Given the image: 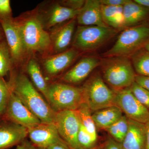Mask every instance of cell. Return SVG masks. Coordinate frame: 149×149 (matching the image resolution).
Instances as JSON below:
<instances>
[{
	"label": "cell",
	"mask_w": 149,
	"mask_h": 149,
	"mask_svg": "<svg viewBox=\"0 0 149 149\" xmlns=\"http://www.w3.org/2000/svg\"><path fill=\"white\" fill-rule=\"evenodd\" d=\"M11 91L41 122L54 124L56 112L25 74H11L8 82Z\"/></svg>",
	"instance_id": "1"
},
{
	"label": "cell",
	"mask_w": 149,
	"mask_h": 149,
	"mask_svg": "<svg viewBox=\"0 0 149 149\" xmlns=\"http://www.w3.org/2000/svg\"><path fill=\"white\" fill-rule=\"evenodd\" d=\"M15 19L27 55L51 50L49 33L44 28L37 10L23 14Z\"/></svg>",
	"instance_id": "2"
},
{
	"label": "cell",
	"mask_w": 149,
	"mask_h": 149,
	"mask_svg": "<svg viewBox=\"0 0 149 149\" xmlns=\"http://www.w3.org/2000/svg\"><path fill=\"white\" fill-rule=\"evenodd\" d=\"M101 61L104 82L114 91L128 88L135 82L136 73L130 58L112 57Z\"/></svg>",
	"instance_id": "3"
},
{
	"label": "cell",
	"mask_w": 149,
	"mask_h": 149,
	"mask_svg": "<svg viewBox=\"0 0 149 149\" xmlns=\"http://www.w3.org/2000/svg\"><path fill=\"white\" fill-rule=\"evenodd\" d=\"M149 40V25H139L123 29L113 45L103 54L105 58H130L143 48Z\"/></svg>",
	"instance_id": "4"
},
{
	"label": "cell",
	"mask_w": 149,
	"mask_h": 149,
	"mask_svg": "<svg viewBox=\"0 0 149 149\" xmlns=\"http://www.w3.org/2000/svg\"><path fill=\"white\" fill-rule=\"evenodd\" d=\"M46 100L56 112L75 111L85 103L82 87L77 88L61 83L49 85Z\"/></svg>",
	"instance_id": "5"
},
{
	"label": "cell",
	"mask_w": 149,
	"mask_h": 149,
	"mask_svg": "<svg viewBox=\"0 0 149 149\" xmlns=\"http://www.w3.org/2000/svg\"><path fill=\"white\" fill-rule=\"evenodd\" d=\"M118 32L109 27L79 25L74 34L72 47L80 52L96 50L113 38Z\"/></svg>",
	"instance_id": "6"
},
{
	"label": "cell",
	"mask_w": 149,
	"mask_h": 149,
	"mask_svg": "<svg viewBox=\"0 0 149 149\" xmlns=\"http://www.w3.org/2000/svg\"><path fill=\"white\" fill-rule=\"evenodd\" d=\"M82 88L85 103L92 112L115 106V92L109 88L100 74L90 77Z\"/></svg>",
	"instance_id": "7"
},
{
	"label": "cell",
	"mask_w": 149,
	"mask_h": 149,
	"mask_svg": "<svg viewBox=\"0 0 149 149\" xmlns=\"http://www.w3.org/2000/svg\"><path fill=\"white\" fill-rule=\"evenodd\" d=\"M115 92L114 104L128 119L146 124L149 122V111L133 95L129 88Z\"/></svg>",
	"instance_id": "8"
},
{
	"label": "cell",
	"mask_w": 149,
	"mask_h": 149,
	"mask_svg": "<svg viewBox=\"0 0 149 149\" xmlns=\"http://www.w3.org/2000/svg\"><path fill=\"white\" fill-rule=\"evenodd\" d=\"M54 124L59 136L70 149H82L77 141L80 123L74 111L56 112Z\"/></svg>",
	"instance_id": "9"
},
{
	"label": "cell",
	"mask_w": 149,
	"mask_h": 149,
	"mask_svg": "<svg viewBox=\"0 0 149 149\" xmlns=\"http://www.w3.org/2000/svg\"><path fill=\"white\" fill-rule=\"evenodd\" d=\"M1 120L13 123L27 129L42 123L12 91Z\"/></svg>",
	"instance_id": "10"
},
{
	"label": "cell",
	"mask_w": 149,
	"mask_h": 149,
	"mask_svg": "<svg viewBox=\"0 0 149 149\" xmlns=\"http://www.w3.org/2000/svg\"><path fill=\"white\" fill-rule=\"evenodd\" d=\"M0 24L10 51L13 64L21 63L27 55L15 19L12 17L1 19Z\"/></svg>",
	"instance_id": "11"
},
{
	"label": "cell",
	"mask_w": 149,
	"mask_h": 149,
	"mask_svg": "<svg viewBox=\"0 0 149 149\" xmlns=\"http://www.w3.org/2000/svg\"><path fill=\"white\" fill-rule=\"evenodd\" d=\"M37 10L44 28L47 30L76 18L80 10L68 8L58 2L52 5L43 10Z\"/></svg>",
	"instance_id": "12"
},
{
	"label": "cell",
	"mask_w": 149,
	"mask_h": 149,
	"mask_svg": "<svg viewBox=\"0 0 149 149\" xmlns=\"http://www.w3.org/2000/svg\"><path fill=\"white\" fill-rule=\"evenodd\" d=\"M80 54V51L72 47L62 52L47 56L43 60V67L49 76H56L72 64Z\"/></svg>",
	"instance_id": "13"
},
{
	"label": "cell",
	"mask_w": 149,
	"mask_h": 149,
	"mask_svg": "<svg viewBox=\"0 0 149 149\" xmlns=\"http://www.w3.org/2000/svg\"><path fill=\"white\" fill-rule=\"evenodd\" d=\"M28 136L36 148L47 149L60 139L54 124L41 123L28 128Z\"/></svg>",
	"instance_id": "14"
},
{
	"label": "cell",
	"mask_w": 149,
	"mask_h": 149,
	"mask_svg": "<svg viewBox=\"0 0 149 149\" xmlns=\"http://www.w3.org/2000/svg\"><path fill=\"white\" fill-rule=\"evenodd\" d=\"M76 23V18L51 29L49 33L51 43V52L53 54L66 51L72 40Z\"/></svg>",
	"instance_id": "15"
},
{
	"label": "cell",
	"mask_w": 149,
	"mask_h": 149,
	"mask_svg": "<svg viewBox=\"0 0 149 149\" xmlns=\"http://www.w3.org/2000/svg\"><path fill=\"white\" fill-rule=\"evenodd\" d=\"M28 136V129L6 120H0V149H8L21 143Z\"/></svg>",
	"instance_id": "16"
},
{
	"label": "cell",
	"mask_w": 149,
	"mask_h": 149,
	"mask_svg": "<svg viewBox=\"0 0 149 149\" xmlns=\"http://www.w3.org/2000/svg\"><path fill=\"white\" fill-rule=\"evenodd\" d=\"M100 63L101 61L97 57H84L63 75L61 80L70 84L80 83Z\"/></svg>",
	"instance_id": "17"
},
{
	"label": "cell",
	"mask_w": 149,
	"mask_h": 149,
	"mask_svg": "<svg viewBox=\"0 0 149 149\" xmlns=\"http://www.w3.org/2000/svg\"><path fill=\"white\" fill-rule=\"evenodd\" d=\"M81 26L108 27L104 22L102 13L100 0H86L76 17Z\"/></svg>",
	"instance_id": "18"
},
{
	"label": "cell",
	"mask_w": 149,
	"mask_h": 149,
	"mask_svg": "<svg viewBox=\"0 0 149 149\" xmlns=\"http://www.w3.org/2000/svg\"><path fill=\"white\" fill-rule=\"evenodd\" d=\"M128 124V132L120 143L122 149H146L145 124L129 119Z\"/></svg>",
	"instance_id": "19"
},
{
	"label": "cell",
	"mask_w": 149,
	"mask_h": 149,
	"mask_svg": "<svg viewBox=\"0 0 149 149\" xmlns=\"http://www.w3.org/2000/svg\"><path fill=\"white\" fill-rule=\"evenodd\" d=\"M123 29L138 26L149 16V10L134 1L128 0L123 6Z\"/></svg>",
	"instance_id": "20"
},
{
	"label": "cell",
	"mask_w": 149,
	"mask_h": 149,
	"mask_svg": "<svg viewBox=\"0 0 149 149\" xmlns=\"http://www.w3.org/2000/svg\"><path fill=\"white\" fill-rule=\"evenodd\" d=\"M123 115L120 109L113 106L94 112L92 117L97 128L106 130L111 125L117 122Z\"/></svg>",
	"instance_id": "21"
},
{
	"label": "cell",
	"mask_w": 149,
	"mask_h": 149,
	"mask_svg": "<svg viewBox=\"0 0 149 149\" xmlns=\"http://www.w3.org/2000/svg\"><path fill=\"white\" fill-rule=\"evenodd\" d=\"M102 13L104 23L117 31L123 29V6H113L102 4Z\"/></svg>",
	"instance_id": "22"
},
{
	"label": "cell",
	"mask_w": 149,
	"mask_h": 149,
	"mask_svg": "<svg viewBox=\"0 0 149 149\" xmlns=\"http://www.w3.org/2000/svg\"><path fill=\"white\" fill-rule=\"evenodd\" d=\"M26 69L32 84L46 99L49 85L43 76L38 62L35 59H30L27 63Z\"/></svg>",
	"instance_id": "23"
},
{
	"label": "cell",
	"mask_w": 149,
	"mask_h": 149,
	"mask_svg": "<svg viewBox=\"0 0 149 149\" xmlns=\"http://www.w3.org/2000/svg\"><path fill=\"white\" fill-rule=\"evenodd\" d=\"M80 123L90 133L94 140L97 141V127L92 117V111L86 104L84 103L74 111Z\"/></svg>",
	"instance_id": "24"
},
{
	"label": "cell",
	"mask_w": 149,
	"mask_h": 149,
	"mask_svg": "<svg viewBox=\"0 0 149 149\" xmlns=\"http://www.w3.org/2000/svg\"><path fill=\"white\" fill-rule=\"evenodd\" d=\"M130 58L133 68L137 74L149 76V53L143 48Z\"/></svg>",
	"instance_id": "25"
},
{
	"label": "cell",
	"mask_w": 149,
	"mask_h": 149,
	"mask_svg": "<svg viewBox=\"0 0 149 149\" xmlns=\"http://www.w3.org/2000/svg\"><path fill=\"white\" fill-rule=\"evenodd\" d=\"M13 63L6 40L0 41V77L7 75L12 69Z\"/></svg>",
	"instance_id": "26"
},
{
	"label": "cell",
	"mask_w": 149,
	"mask_h": 149,
	"mask_svg": "<svg viewBox=\"0 0 149 149\" xmlns=\"http://www.w3.org/2000/svg\"><path fill=\"white\" fill-rule=\"evenodd\" d=\"M11 93L8 82H6L3 77H0V120L8 103Z\"/></svg>",
	"instance_id": "27"
},
{
	"label": "cell",
	"mask_w": 149,
	"mask_h": 149,
	"mask_svg": "<svg viewBox=\"0 0 149 149\" xmlns=\"http://www.w3.org/2000/svg\"><path fill=\"white\" fill-rule=\"evenodd\" d=\"M77 141L82 149H91L97 145V141L92 136L80 123V129L77 135Z\"/></svg>",
	"instance_id": "28"
},
{
	"label": "cell",
	"mask_w": 149,
	"mask_h": 149,
	"mask_svg": "<svg viewBox=\"0 0 149 149\" xmlns=\"http://www.w3.org/2000/svg\"><path fill=\"white\" fill-rule=\"evenodd\" d=\"M129 88L137 100L149 111V91L136 82H134Z\"/></svg>",
	"instance_id": "29"
},
{
	"label": "cell",
	"mask_w": 149,
	"mask_h": 149,
	"mask_svg": "<svg viewBox=\"0 0 149 149\" xmlns=\"http://www.w3.org/2000/svg\"><path fill=\"white\" fill-rule=\"evenodd\" d=\"M12 17V12L9 0H0V20Z\"/></svg>",
	"instance_id": "30"
},
{
	"label": "cell",
	"mask_w": 149,
	"mask_h": 149,
	"mask_svg": "<svg viewBox=\"0 0 149 149\" xmlns=\"http://www.w3.org/2000/svg\"><path fill=\"white\" fill-rule=\"evenodd\" d=\"M117 128L123 141L126 136L128 130V119L125 115H123L116 122Z\"/></svg>",
	"instance_id": "31"
},
{
	"label": "cell",
	"mask_w": 149,
	"mask_h": 149,
	"mask_svg": "<svg viewBox=\"0 0 149 149\" xmlns=\"http://www.w3.org/2000/svg\"><path fill=\"white\" fill-rule=\"evenodd\" d=\"M85 1L83 0H68L59 2L60 3L68 8L80 10L83 7Z\"/></svg>",
	"instance_id": "32"
},
{
	"label": "cell",
	"mask_w": 149,
	"mask_h": 149,
	"mask_svg": "<svg viewBox=\"0 0 149 149\" xmlns=\"http://www.w3.org/2000/svg\"><path fill=\"white\" fill-rule=\"evenodd\" d=\"M106 130L109 133L110 135L111 136V138L113 140L120 143H122L123 140L117 128L116 122L111 125Z\"/></svg>",
	"instance_id": "33"
},
{
	"label": "cell",
	"mask_w": 149,
	"mask_h": 149,
	"mask_svg": "<svg viewBox=\"0 0 149 149\" xmlns=\"http://www.w3.org/2000/svg\"><path fill=\"white\" fill-rule=\"evenodd\" d=\"M135 82L141 87L149 91V76L136 74Z\"/></svg>",
	"instance_id": "34"
},
{
	"label": "cell",
	"mask_w": 149,
	"mask_h": 149,
	"mask_svg": "<svg viewBox=\"0 0 149 149\" xmlns=\"http://www.w3.org/2000/svg\"><path fill=\"white\" fill-rule=\"evenodd\" d=\"M128 0H100L103 5L113 6H123Z\"/></svg>",
	"instance_id": "35"
},
{
	"label": "cell",
	"mask_w": 149,
	"mask_h": 149,
	"mask_svg": "<svg viewBox=\"0 0 149 149\" xmlns=\"http://www.w3.org/2000/svg\"><path fill=\"white\" fill-rule=\"evenodd\" d=\"M105 143V149H123L121 144L116 142L112 138H108Z\"/></svg>",
	"instance_id": "36"
},
{
	"label": "cell",
	"mask_w": 149,
	"mask_h": 149,
	"mask_svg": "<svg viewBox=\"0 0 149 149\" xmlns=\"http://www.w3.org/2000/svg\"><path fill=\"white\" fill-rule=\"evenodd\" d=\"M47 149H70L67 144L60 138L54 143L48 147Z\"/></svg>",
	"instance_id": "37"
},
{
	"label": "cell",
	"mask_w": 149,
	"mask_h": 149,
	"mask_svg": "<svg viewBox=\"0 0 149 149\" xmlns=\"http://www.w3.org/2000/svg\"><path fill=\"white\" fill-rule=\"evenodd\" d=\"M16 149H37V148L30 141L26 139L17 146Z\"/></svg>",
	"instance_id": "38"
},
{
	"label": "cell",
	"mask_w": 149,
	"mask_h": 149,
	"mask_svg": "<svg viewBox=\"0 0 149 149\" xmlns=\"http://www.w3.org/2000/svg\"><path fill=\"white\" fill-rule=\"evenodd\" d=\"M134 1L149 10V0H134Z\"/></svg>",
	"instance_id": "39"
},
{
	"label": "cell",
	"mask_w": 149,
	"mask_h": 149,
	"mask_svg": "<svg viewBox=\"0 0 149 149\" xmlns=\"http://www.w3.org/2000/svg\"><path fill=\"white\" fill-rule=\"evenodd\" d=\"M146 128V149H149V122L145 124Z\"/></svg>",
	"instance_id": "40"
},
{
	"label": "cell",
	"mask_w": 149,
	"mask_h": 149,
	"mask_svg": "<svg viewBox=\"0 0 149 149\" xmlns=\"http://www.w3.org/2000/svg\"><path fill=\"white\" fill-rule=\"evenodd\" d=\"M91 149H105V143L104 142L102 143L98 144L96 146Z\"/></svg>",
	"instance_id": "41"
},
{
	"label": "cell",
	"mask_w": 149,
	"mask_h": 149,
	"mask_svg": "<svg viewBox=\"0 0 149 149\" xmlns=\"http://www.w3.org/2000/svg\"><path fill=\"white\" fill-rule=\"evenodd\" d=\"M5 38V36L4 33L3 31L2 27L0 24V41L4 40Z\"/></svg>",
	"instance_id": "42"
},
{
	"label": "cell",
	"mask_w": 149,
	"mask_h": 149,
	"mask_svg": "<svg viewBox=\"0 0 149 149\" xmlns=\"http://www.w3.org/2000/svg\"><path fill=\"white\" fill-rule=\"evenodd\" d=\"M143 49L145 50L149 53V40L144 46Z\"/></svg>",
	"instance_id": "43"
},
{
	"label": "cell",
	"mask_w": 149,
	"mask_h": 149,
	"mask_svg": "<svg viewBox=\"0 0 149 149\" xmlns=\"http://www.w3.org/2000/svg\"><path fill=\"white\" fill-rule=\"evenodd\" d=\"M37 149H47L46 148H37Z\"/></svg>",
	"instance_id": "44"
}]
</instances>
